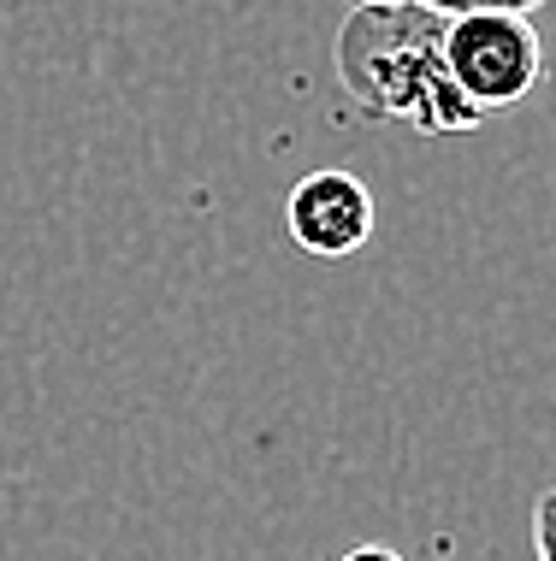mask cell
Returning a JSON list of instances; mask_svg holds the SVG:
<instances>
[{
  "label": "cell",
  "instance_id": "cell-2",
  "mask_svg": "<svg viewBox=\"0 0 556 561\" xmlns=\"http://www.w3.org/2000/svg\"><path fill=\"white\" fill-rule=\"evenodd\" d=\"M444 71L479 118L521 107L545 83V42H538L533 12L527 7H450Z\"/></svg>",
  "mask_w": 556,
  "mask_h": 561
},
{
  "label": "cell",
  "instance_id": "cell-5",
  "mask_svg": "<svg viewBox=\"0 0 556 561\" xmlns=\"http://www.w3.org/2000/svg\"><path fill=\"white\" fill-rule=\"evenodd\" d=\"M338 561H402V556L390 550V543H362V550H343Z\"/></svg>",
  "mask_w": 556,
  "mask_h": 561
},
{
  "label": "cell",
  "instance_id": "cell-4",
  "mask_svg": "<svg viewBox=\"0 0 556 561\" xmlns=\"http://www.w3.org/2000/svg\"><path fill=\"white\" fill-rule=\"evenodd\" d=\"M533 556L538 561H556V484L533 503Z\"/></svg>",
  "mask_w": 556,
  "mask_h": 561
},
{
  "label": "cell",
  "instance_id": "cell-3",
  "mask_svg": "<svg viewBox=\"0 0 556 561\" xmlns=\"http://www.w3.org/2000/svg\"><path fill=\"white\" fill-rule=\"evenodd\" d=\"M284 225L291 242L314 261H343V254H362L373 237V190L343 165L296 178V190L284 195Z\"/></svg>",
  "mask_w": 556,
  "mask_h": 561
},
{
  "label": "cell",
  "instance_id": "cell-1",
  "mask_svg": "<svg viewBox=\"0 0 556 561\" xmlns=\"http://www.w3.org/2000/svg\"><path fill=\"white\" fill-rule=\"evenodd\" d=\"M444 24L450 7H415V0L355 7L332 42L338 83L355 113L397 118L420 136H462L486 125L444 71Z\"/></svg>",
  "mask_w": 556,
  "mask_h": 561
}]
</instances>
